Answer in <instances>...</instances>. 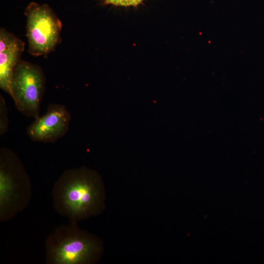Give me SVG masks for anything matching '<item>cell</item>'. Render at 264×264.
I'll list each match as a JSON object with an SVG mask.
<instances>
[{
    "instance_id": "6da1fadb",
    "label": "cell",
    "mask_w": 264,
    "mask_h": 264,
    "mask_svg": "<svg viewBox=\"0 0 264 264\" xmlns=\"http://www.w3.org/2000/svg\"><path fill=\"white\" fill-rule=\"evenodd\" d=\"M53 207L71 222L96 212L101 202L100 179L94 171L85 167L64 171L52 189Z\"/></svg>"
},
{
    "instance_id": "7a4b0ae2",
    "label": "cell",
    "mask_w": 264,
    "mask_h": 264,
    "mask_svg": "<svg viewBox=\"0 0 264 264\" xmlns=\"http://www.w3.org/2000/svg\"><path fill=\"white\" fill-rule=\"evenodd\" d=\"M31 197L29 177L17 154L0 150V220L7 221L29 204Z\"/></svg>"
},
{
    "instance_id": "3957f363",
    "label": "cell",
    "mask_w": 264,
    "mask_h": 264,
    "mask_svg": "<svg viewBox=\"0 0 264 264\" xmlns=\"http://www.w3.org/2000/svg\"><path fill=\"white\" fill-rule=\"evenodd\" d=\"M46 262L48 264H86L100 251L97 243L76 223L56 228L45 242Z\"/></svg>"
},
{
    "instance_id": "277c9868",
    "label": "cell",
    "mask_w": 264,
    "mask_h": 264,
    "mask_svg": "<svg viewBox=\"0 0 264 264\" xmlns=\"http://www.w3.org/2000/svg\"><path fill=\"white\" fill-rule=\"evenodd\" d=\"M24 14L29 53L35 57L47 56L61 42V20L46 4L31 2Z\"/></svg>"
},
{
    "instance_id": "5b68a950",
    "label": "cell",
    "mask_w": 264,
    "mask_h": 264,
    "mask_svg": "<svg viewBox=\"0 0 264 264\" xmlns=\"http://www.w3.org/2000/svg\"><path fill=\"white\" fill-rule=\"evenodd\" d=\"M45 86V77L42 68L21 60L13 71L10 96L21 113L35 119L40 116Z\"/></svg>"
},
{
    "instance_id": "8992f818",
    "label": "cell",
    "mask_w": 264,
    "mask_h": 264,
    "mask_svg": "<svg viewBox=\"0 0 264 264\" xmlns=\"http://www.w3.org/2000/svg\"><path fill=\"white\" fill-rule=\"evenodd\" d=\"M70 120V113L65 106L52 104L44 114L34 119L26 132L33 141L54 142L67 132Z\"/></svg>"
},
{
    "instance_id": "52a82bcc",
    "label": "cell",
    "mask_w": 264,
    "mask_h": 264,
    "mask_svg": "<svg viewBox=\"0 0 264 264\" xmlns=\"http://www.w3.org/2000/svg\"><path fill=\"white\" fill-rule=\"evenodd\" d=\"M24 43L13 33L0 30V88L10 95L13 71L21 60Z\"/></svg>"
},
{
    "instance_id": "ba28073f",
    "label": "cell",
    "mask_w": 264,
    "mask_h": 264,
    "mask_svg": "<svg viewBox=\"0 0 264 264\" xmlns=\"http://www.w3.org/2000/svg\"><path fill=\"white\" fill-rule=\"evenodd\" d=\"M8 111L6 102L1 95L0 96V134L2 135L8 129Z\"/></svg>"
},
{
    "instance_id": "9c48e42d",
    "label": "cell",
    "mask_w": 264,
    "mask_h": 264,
    "mask_svg": "<svg viewBox=\"0 0 264 264\" xmlns=\"http://www.w3.org/2000/svg\"><path fill=\"white\" fill-rule=\"evenodd\" d=\"M144 0H105V3L120 6H136Z\"/></svg>"
}]
</instances>
